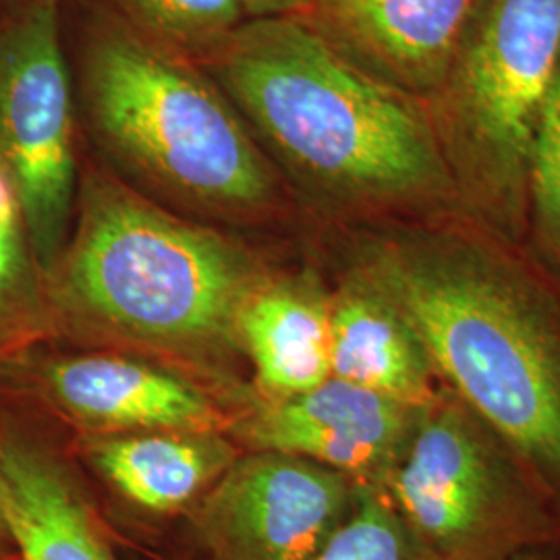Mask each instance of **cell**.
<instances>
[{
  "instance_id": "cell-1",
  "label": "cell",
  "mask_w": 560,
  "mask_h": 560,
  "mask_svg": "<svg viewBox=\"0 0 560 560\" xmlns=\"http://www.w3.org/2000/svg\"><path fill=\"white\" fill-rule=\"evenodd\" d=\"M268 275L237 241L101 179L44 289L55 339L136 351L221 393L243 358L241 312Z\"/></svg>"
},
{
  "instance_id": "cell-2",
  "label": "cell",
  "mask_w": 560,
  "mask_h": 560,
  "mask_svg": "<svg viewBox=\"0 0 560 560\" xmlns=\"http://www.w3.org/2000/svg\"><path fill=\"white\" fill-rule=\"evenodd\" d=\"M353 264L399 305L439 381L488 421L560 509V303L494 241L457 226L365 243Z\"/></svg>"
},
{
  "instance_id": "cell-3",
  "label": "cell",
  "mask_w": 560,
  "mask_h": 560,
  "mask_svg": "<svg viewBox=\"0 0 560 560\" xmlns=\"http://www.w3.org/2000/svg\"><path fill=\"white\" fill-rule=\"evenodd\" d=\"M217 71L280 161L324 200L381 210L457 196L420 108L303 21L260 18L233 30Z\"/></svg>"
},
{
  "instance_id": "cell-4",
  "label": "cell",
  "mask_w": 560,
  "mask_h": 560,
  "mask_svg": "<svg viewBox=\"0 0 560 560\" xmlns=\"http://www.w3.org/2000/svg\"><path fill=\"white\" fill-rule=\"evenodd\" d=\"M94 125L140 179L194 208L258 214L275 177L233 108L198 73L127 32H106L88 52Z\"/></svg>"
},
{
  "instance_id": "cell-5",
  "label": "cell",
  "mask_w": 560,
  "mask_h": 560,
  "mask_svg": "<svg viewBox=\"0 0 560 560\" xmlns=\"http://www.w3.org/2000/svg\"><path fill=\"white\" fill-rule=\"evenodd\" d=\"M382 490L434 560L560 550V509L501 434L442 384Z\"/></svg>"
},
{
  "instance_id": "cell-6",
  "label": "cell",
  "mask_w": 560,
  "mask_h": 560,
  "mask_svg": "<svg viewBox=\"0 0 560 560\" xmlns=\"http://www.w3.org/2000/svg\"><path fill=\"white\" fill-rule=\"evenodd\" d=\"M560 69V0H483L451 88L444 150L457 196L501 226L529 200V162L541 110Z\"/></svg>"
},
{
  "instance_id": "cell-7",
  "label": "cell",
  "mask_w": 560,
  "mask_h": 560,
  "mask_svg": "<svg viewBox=\"0 0 560 560\" xmlns=\"http://www.w3.org/2000/svg\"><path fill=\"white\" fill-rule=\"evenodd\" d=\"M59 0H32L0 32V166L46 272L73 208V119L60 50Z\"/></svg>"
},
{
  "instance_id": "cell-8",
  "label": "cell",
  "mask_w": 560,
  "mask_h": 560,
  "mask_svg": "<svg viewBox=\"0 0 560 560\" xmlns=\"http://www.w3.org/2000/svg\"><path fill=\"white\" fill-rule=\"evenodd\" d=\"M360 486L318 463L243 451L180 523L194 560H312Z\"/></svg>"
},
{
  "instance_id": "cell-9",
  "label": "cell",
  "mask_w": 560,
  "mask_h": 560,
  "mask_svg": "<svg viewBox=\"0 0 560 560\" xmlns=\"http://www.w3.org/2000/svg\"><path fill=\"white\" fill-rule=\"evenodd\" d=\"M44 347L0 368V388L62 421L78 436L229 434L235 421V411L206 384L156 361L55 353Z\"/></svg>"
},
{
  "instance_id": "cell-10",
  "label": "cell",
  "mask_w": 560,
  "mask_h": 560,
  "mask_svg": "<svg viewBox=\"0 0 560 560\" xmlns=\"http://www.w3.org/2000/svg\"><path fill=\"white\" fill-rule=\"evenodd\" d=\"M421 407L328 378L291 399L252 400L229 430L241 451H275L318 463L358 486L382 488L400 459Z\"/></svg>"
},
{
  "instance_id": "cell-11",
  "label": "cell",
  "mask_w": 560,
  "mask_h": 560,
  "mask_svg": "<svg viewBox=\"0 0 560 560\" xmlns=\"http://www.w3.org/2000/svg\"><path fill=\"white\" fill-rule=\"evenodd\" d=\"M0 509L21 560H119L110 527L25 400L0 390Z\"/></svg>"
},
{
  "instance_id": "cell-12",
  "label": "cell",
  "mask_w": 560,
  "mask_h": 560,
  "mask_svg": "<svg viewBox=\"0 0 560 560\" xmlns=\"http://www.w3.org/2000/svg\"><path fill=\"white\" fill-rule=\"evenodd\" d=\"M483 0H301L307 27L363 71L428 94L453 73Z\"/></svg>"
},
{
  "instance_id": "cell-13",
  "label": "cell",
  "mask_w": 560,
  "mask_h": 560,
  "mask_svg": "<svg viewBox=\"0 0 560 560\" xmlns=\"http://www.w3.org/2000/svg\"><path fill=\"white\" fill-rule=\"evenodd\" d=\"M78 451L141 529L179 525L240 457L229 434L138 432L78 436Z\"/></svg>"
},
{
  "instance_id": "cell-14",
  "label": "cell",
  "mask_w": 560,
  "mask_h": 560,
  "mask_svg": "<svg viewBox=\"0 0 560 560\" xmlns=\"http://www.w3.org/2000/svg\"><path fill=\"white\" fill-rule=\"evenodd\" d=\"M330 376L423 407L442 382L399 305L358 264L328 293Z\"/></svg>"
},
{
  "instance_id": "cell-15",
  "label": "cell",
  "mask_w": 560,
  "mask_h": 560,
  "mask_svg": "<svg viewBox=\"0 0 560 560\" xmlns=\"http://www.w3.org/2000/svg\"><path fill=\"white\" fill-rule=\"evenodd\" d=\"M330 289L314 272L268 275L240 318L254 399H291L330 378Z\"/></svg>"
},
{
  "instance_id": "cell-16",
  "label": "cell",
  "mask_w": 560,
  "mask_h": 560,
  "mask_svg": "<svg viewBox=\"0 0 560 560\" xmlns=\"http://www.w3.org/2000/svg\"><path fill=\"white\" fill-rule=\"evenodd\" d=\"M52 339L44 272L0 166V368Z\"/></svg>"
},
{
  "instance_id": "cell-17",
  "label": "cell",
  "mask_w": 560,
  "mask_h": 560,
  "mask_svg": "<svg viewBox=\"0 0 560 560\" xmlns=\"http://www.w3.org/2000/svg\"><path fill=\"white\" fill-rule=\"evenodd\" d=\"M312 560H434L382 488L360 486L349 515Z\"/></svg>"
},
{
  "instance_id": "cell-18",
  "label": "cell",
  "mask_w": 560,
  "mask_h": 560,
  "mask_svg": "<svg viewBox=\"0 0 560 560\" xmlns=\"http://www.w3.org/2000/svg\"><path fill=\"white\" fill-rule=\"evenodd\" d=\"M529 203L544 254L560 280V69L532 150Z\"/></svg>"
},
{
  "instance_id": "cell-19",
  "label": "cell",
  "mask_w": 560,
  "mask_h": 560,
  "mask_svg": "<svg viewBox=\"0 0 560 560\" xmlns=\"http://www.w3.org/2000/svg\"><path fill=\"white\" fill-rule=\"evenodd\" d=\"M133 4L150 25L185 42L222 40L243 11L240 0H133Z\"/></svg>"
},
{
  "instance_id": "cell-20",
  "label": "cell",
  "mask_w": 560,
  "mask_h": 560,
  "mask_svg": "<svg viewBox=\"0 0 560 560\" xmlns=\"http://www.w3.org/2000/svg\"><path fill=\"white\" fill-rule=\"evenodd\" d=\"M241 7L261 18H279L280 13L298 11L301 0H240Z\"/></svg>"
},
{
  "instance_id": "cell-21",
  "label": "cell",
  "mask_w": 560,
  "mask_h": 560,
  "mask_svg": "<svg viewBox=\"0 0 560 560\" xmlns=\"http://www.w3.org/2000/svg\"><path fill=\"white\" fill-rule=\"evenodd\" d=\"M7 548H15V546H13V538H11L9 525H7L4 515H2V509H0V550H7Z\"/></svg>"
},
{
  "instance_id": "cell-22",
  "label": "cell",
  "mask_w": 560,
  "mask_h": 560,
  "mask_svg": "<svg viewBox=\"0 0 560 560\" xmlns=\"http://www.w3.org/2000/svg\"><path fill=\"white\" fill-rule=\"evenodd\" d=\"M0 560H21L20 552L15 548L0 550Z\"/></svg>"
},
{
  "instance_id": "cell-23",
  "label": "cell",
  "mask_w": 560,
  "mask_h": 560,
  "mask_svg": "<svg viewBox=\"0 0 560 560\" xmlns=\"http://www.w3.org/2000/svg\"><path fill=\"white\" fill-rule=\"evenodd\" d=\"M513 560H552V557L550 555H525V557Z\"/></svg>"
}]
</instances>
